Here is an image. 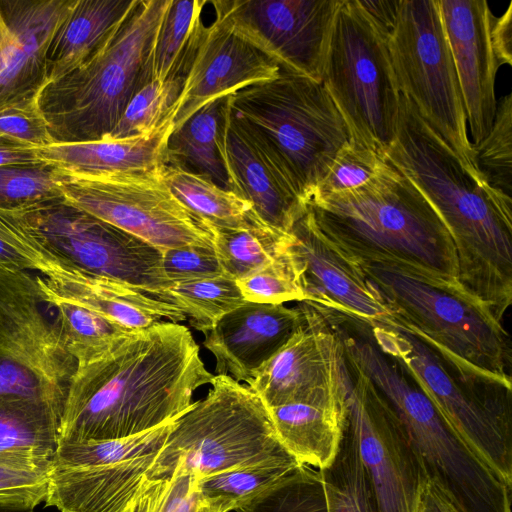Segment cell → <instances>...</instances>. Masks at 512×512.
<instances>
[{"label":"cell","instance_id":"obj_31","mask_svg":"<svg viewBox=\"0 0 512 512\" xmlns=\"http://www.w3.org/2000/svg\"><path fill=\"white\" fill-rule=\"evenodd\" d=\"M206 0H171L147 63L149 81L184 78L190 63Z\"/></svg>","mask_w":512,"mask_h":512},{"label":"cell","instance_id":"obj_8","mask_svg":"<svg viewBox=\"0 0 512 512\" xmlns=\"http://www.w3.org/2000/svg\"><path fill=\"white\" fill-rule=\"evenodd\" d=\"M207 395L192 405L173 427L149 478L174 471L199 478L247 466L299 463L281 443L268 407L247 385L214 375Z\"/></svg>","mask_w":512,"mask_h":512},{"label":"cell","instance_id":"obj_11","mask_svg":"<svg viewBox=\"0 0 512 512\" xmlns=\"http://www.w3.org/2000/svg\"><path fill=\"white\" fill-rule=\"evenodd\" d=\"M0 212L59 261L171 303L173 284L164 273L162 251L144 240L61 199Z\"/></svg>","mask_w":512,"mask_h":512},{"label":"cell","instance_id":"obj_29","mask_svg":"<svg viewBox=\"0 0 512 512\" xmlns=\"http://www.w3.org/2000/svg\"><path fill=\"white\" fill-rule=\"evenodd\" d=\"M226 102L227 96L207 103L174 130L167 142L165 162L231 191L220 146Z\"/></svg>","mask_w":512,"mask_h":512},{"label":"cell","instance_id":"obj_22","mask_svg":"<svg viewBox=\"0 0 512 512\" xmlns=\"http://www.w3.org/2000/svg\"><path fill=\"white\" fill-rule=\"evenodd\" d=\"M75 0L2 1L0 108L41 95L47 86L46 56Z\"/></svg>","mask_w":512,"mask_h":512},{"label":"cell","instance_id":"obj_6","mask_svg":"<svg viewBox=\"0 0 512 512\" xmlns=\"http://www.w3.org/2000/svg\"><path fill=\"white\" fill-rule=\"evenodd\" d=\"M171 0H139L127 19L76 70L47 85L40 107L56 142L105 138L132 95Z\"/></svg>","mask_w":512,"mask_h":512},{"label":"cell","instance_id":"obj_4","mask_svg":"<svg viewBox=\"0 0 512 512\" xmlns=\"http://www.w3.org/2000/svg\"><path fill=\"white\" fill-rule=\"evenodd\" d=\"M358 265L379 290L393 321L463 378L511 390L510 338L485 304L459 287L396 265Z\"/></svg>","mask_w":512,"mask_h":512},{"label":"cell","instance_id":"obj_32","mask_svg":"<svg viewBox=\"0 0 512 512\" xmlns=\"http://www.w3.org/2000/svg\"><path fill=\"white\" fill-rule=\"evenodd\" d=\"M45 304L57 311L55 321L77 367L99 360L135 331L71 303L50 301Z\"/></svg>","mask_w":512,"mask_h":512},{"label":"cell","instance_id":"obj_33","mask_svg":"<svg viewBox=\"0 0 512 512\" xmlns=\"http://www.w3.org/2000/svg\"><path fill=\"white\" fill-rule=\"evenodd\" d=\"M214 251L223 275L233 280L249 276L284 253L290 232L272 228L226 229L213 227Z\"/></svg>","mask_w":512,"mask_h":512},{"label":"cell","instance_id":"obj_44","mask_svg":"<svg viewBox=\"0 0 512 512\" xmlns=\"http://www.w3.org/2000/svg\"><path fill=\"white\" fill-rule=\"evenodd\" d=\"M61 199L54 169L46 165L0 167V208Z\"/></svg>","mask_w":512,"mask_h":512},{"label":"cell","instance_id":"obj_42","mask_svg":"<svg viewBox=\"0 0 512 512\" xmlns=\"http://www.w3.org/2000/svg\"><path fill=\"white\" fill-rule=\"evenodd\" d=\"M323 502L320 472L303 466L236 512H320L325 509Z\"/></svg>","mask_w":512,"mask_h":512},{"label":"cell","instance_id":"obj_25","mask_svg":"<svg viewBox=\"0 0 512 512\" xmlns=\"http://www.w3.org/2000/svg\"><path fill=\"white\" fill-rule=\"evenodd\" d=\"M156 455L99 466H53L44 502L60 512H122L148 477Z\"/></svg>","mask_w":512,"mask_h":512},{"label":"cell","instance_id":"obj_49","mask_svg":"<svg viewBox=\"0 0 512 512\" xmlns=\"http://www.w3.org/2000/svg\"><path fill=\"white\" fill-rule=\"evenodd\" d=\"M512 3L500 17H494L491 39L500 65H512Z\"/></svg>","mask_w":512,"mask_h":512},{"label":"cell","instance_id":"obj_39","mask_svg":"<svg viewBox=\"0 0 512 512\" xmlns=\"http://www.w3.org/2000/svg\"><path fill=\"white\" fill-rule=\"evenodd\" d=\"M349 438L338 473L328 477L320 471L325 512H378L367 471Z\"/></svg>","mask_w":512,"mask_h":512},{"label":"cell","instance_id":"obj_28","mask_svg":"<svg viewBox=\"0 0 512 512\" xmlns=\"http://www.w3.org/2000/svg\"><path fill=\"white\" fill-rule=\"evenodd\" d=\"M60 418L24 399L0 401V463L49 473L59 447Z\"/></svg>","mask_w":512,"mask_h":512},{"label":"cell","instance_id":"obj_16","mask_svg":"<svg viewBox=\"0 0 512 512\" xmlns=\"http://www.w3.org/2000/svg\"><path fill=\"white\" fill-rule=\"evenodd\" d=\"M347 366L346 429L367 471L377 511L414 512L421 472L404 432L370 380Z\"/></svg>","mask_w":512,"mask_h":512},{"label":"cell","instance_id":"obj_48","mask_svg":"<svg viewBox=\"0 0 512 512\" xmlns=\"http://www.w3.org/2000/svg\"><path fill=\"white\" fill-rule=\"evenodd\" d=\"M414 512H463L440 483L421 474Z\"/></svg>","mask_w":512,"mask_h":512},{"label":"cell","instance_id":"obj_47","mask_svg":"<svg viewBox=\"0 0 512 512\" xmlns=\"http://www.w3.org/2000/svg\"><path fill=\"white\" fill-rule=\"evenodd\" d=\"M49 473L0 463V504L34 509L48 493Z\"/></svg>","mask_w":512,"mask_h":512},{"label":"cell","instance_id":"obj_45","mask_svg":"<svg viewBox=\"0 0 512 512\" xmlns=\"http://www.w3.org/2000/svg\"><path fill=\"white\" fill-rule=\"evenodd\" d=\"M40 96L0 108V137L27 147L55 143L40 107Z\"/></svg>","mask_w":512,"mask_h":512},{"label":"cell","instance_id":"obj_7","mask_svg":"<svg viewBox=\"0 0 512 512\" xmlns=\"http://www.w3.org/2000/svg\"><path fill=\"white\" fill-rule=\"evenodd\" d=\"M231 114L281 164L308 203L352 137L320 81L280 68L279 75L227 97Z\"/></svg>","mask_w":512,"mask_h":512},{"label":"cell","instance_id":"obj_5","mask_svg":"<svg viewBox=\"0 0 512 512\" xmlns=\"http://www.w3.org/2000/svg\"><path fill=\"white\" fill-rule=\"evenodd\" d=\"M341 339L347 364L370 380L395 414L421 474L447 489L463 512H511V487L457 439L399 363L369 333L344 331Z\"/></svg>","mask_w":512,"mask_h":512},{"label":"cell","instance_id":"obj_53","mask_svg":"<svg viewBox=\"0 0 512 512\" xmlns=\"http://www.w3.org/2000/svg\"><path fill=\"white\" fill-rule=\"evenodd\" d=\"M197 512H212L207 506L200 508Z\"/></svg>","mask_w":512,"mask_h":512},{"label":"cell","instance_id":"obj_12","mask_svg":"<svg viewBox=\"0 0 512 512\" xmlns=\"http://www.w3.org/2000/svg\"><path fill=\"white\" fill-rule=\"evenodd\" d=\"M387 45L400 94L413 102L429 126L477 172L438 1L400 0Z\"/></svg>","mask_w":512,"mask_h":512},{"label":"cell","instance_id":"obj_10","mask_svg":"<svg viewBox=\"0 0 512 512\" xmlns=\"http://www.w3.org/2000/svg\"><path fill=\"white\" fill-rule=\"evenodd\" d=\"M321 82L356 142L383 152L393 141L400 97L386 37L358 0H341Z\"/></svg>","mask_w":512,"mask_h":512},{"label":"cell","instance_id":"obj_26","mask_svg":"<svg viewBox=\"0 0 512 512\" xmlns=\"http://www.w3.org/2000/svg\"><path fill=\"white\" fill-rule=\"evenodd\" d=\"M173 128L169 122L136 138L55 142L32 148L41 164L72 175L152 171L166 161L167 142Z\"/></svg>","mask_w":512,"mask_h":512},{"label":"cell","instance_id":"obj_9","mask_svg":"<svg viewBox=\"0 0 512 512\" xmlns=\"http://www.w3.org/2000/svg\"><path fill=\"white\" fill-rule=\"evenodd\" d=\"M367 327L375 344L414 380L457 439L511 487V390L463 378L391 319Z\"/></svg>","mask_w":512,"mask_h":512},{"label":"cell","instance_id":"obj_13","mask_svg":"<svg viewBox=\"0 0 512 512\" xmlns=\"http://www.w3.org/2000/svg\"><path fill=\"white\" fill-rule=\"evenodd\" d=\"M43 304L30 271L0 268V401H34L61 421L77 363Z\"/></svg>","mask_w":512,"mask_h":512},{"label":"cell","instance_id":"obj_40","mask_svg":"<svg viewBox=\"0 0 512 512\" xmlns=\"http://www.w3.org/2000/svg\"><path fill=\"white\" fill-rule=\"evenodd\" d=\"M290 240L284 253L272 263L236 280L245 301L261 304L307 301L301 267L291 251Z\"/></svg>","mask_w":512,"mask_h":512},{"label":"cell","instance_id":"obj_52","mask_svg":"<svg viewBox=\"0 0 512 512\" xmlns=\"http://www.w3.org/2000/svg\"><path fill=\"white\" fill-rule=\"evenodd\" d=\"M5 24H6V19H5L3 12L0 9V30L5 26Z\"/></svg>","mask_w":512,"mask_h":512},{"label":"cell","instance_id":"obj_23","mask_svg":"<svg viewBox=\"0 0 512 512\" xmlns=\"http://www.w3.org/2000/svg\"><path fill=\"white\" fill-rule=\"evenodd\" d=\"M305 322L300 303L287 307L246 301L205 331L203 344L215 358L216 375L249 384Z\"/></svg>","mask_w":512,"mask_h":512},{"label":"cell","instance_id":"obj_14","mask_svg":"<svg viewBox=\"0 0 512 512\" xmlns=\"http://www.w3.org/2000/svg\"><path fill=\"white\" fill-rule=\"evenodd\" d=\"M160 168L97 176L54 171L63 202L160 251L190 245L214 248L213 226L171 192Z\"/></svg>","mask_w":512,"mask_h":512},{"label":"cell","instance_id":"obj_2","mask_svg":"<svg viewBox=\"0 0 512 512\" xmlns=\"http://www.w3.org/2000/svg\"><path fill=\"white\" fill-rule=\"evenodd\" d=\"M383 157L447 227L459 284L502 320L512 303V198L469 168L403 95L395 136Z\"/></svg>","mask_w":512,"mask_h":512},{"label":"cell","instance_id":"obj_15","mask_svg":"<svg viewBox=\"0 0 512 512\" xmlns=\"http://www.w3.org/2000/svg\"><path fill=\"white\" fill-rule=\"evenodd\" d=\"M341 0H217L215 18L281 69L321 82Z\"/></svg>","mask_w":512,"mask_h":512},{"label":"cell","instance_id":"obj_17","mask_svg":"<svg viewBox=\"0 0 512 512\" xmlns=\"http://www.w3.org/2000/svg\"><path fill=\"white\" fill-rule=\"evenodd\" d=\"M299 303L304 326L247 384L268 408L307 401L350 381L339 333L313 306Z\"/></svg>","mask_w":512,"mask_h":512},{"label":"cell","instance_id":"obj_18","mask_svg":"<svg viewBox=\"0 0 512 512\" xmlns=\"http://www.w3.org/2000/svg\"><path fill=\"white\" fill-rule=\"evenodd\" d=\"M290 248L302 270L306 303L323 316L372 326L393 315L361 267L325 236L306 213L294 224Z\"/></svg>","mask_w":512,"mask_h":512},{"label":"cell","instance_id":"obj_37","mask_svg":"<svg viewBox=\"0 0 512 512\" xmlns=\"http://www.w3.org/2000/svg\"><path fill=\"white\" fill-rule=\"evenodd\" d=\"M184 78L151 80L130 98L112 131L105 137L123 140L148 135L163 124L178 98ZM169 123V122H168Z\"/></svg>","mask_w":512,"mask_h":512},{"label":"cell","instance_id":"obj_21","mask_svg":"<svg viewBox=\"0 0 512 512\" xmlns=\"http://www.w3.org/2000/svg\"><path fill=\"white\" fill-rule=\"evenodd\" d=\"M220 146L231 191L248 201L265 225L289 233L307 203L268 147L231 114L228 102Z\"/></svg>","mask_w":512,"mask_h":512},{"label":"cell","instance_id":"obj_35","mask_svg":"<svg viewBox=\"0 0 512 512\" xmlns=\"http://www.w3.org/2000/svg\"><path fill=\"white\" fill-rule=\"evenodd\" d=\"M175 420L137 435L100 441L60 442L53 466L88 467L158 453Z\"/></svg>","mask_w":512,"mask_h":512},{"label":"cell","instance_id":"obj_1","mask_svg":"<svg viewBox=\"0 0 512 512\" xmlns=\"http://www.w3.org/2000/svg\"><path fill=\"white\" fill-rule=\"evenodd\" d=\"M213 377L186 326L163 321L135 330L99 360L76 368L59 443L125 438L173 421Z\"/></svg>","mask_w":512,"mask_h":512},{"label":"cell","instance_id":"obj_46","mask_svg":"<svg viewBox=\"0 0 512 512\" xmlns=\"http://www.w3.org/2000/svg\"><path fill=\"white\" fill-rule=\"evenodd\" d=\"M162 264L173 285L223 275L214 248L209 247L190 245L164 250Z\"/></svg>","mask_w":512,"mask_h":512},{"label":"cell","instance_id":"obj_19","mask_svg":"<svg viewBox=\"0 0 512 512\" xmlns=\"http://www.w3.org/2000/svg\"><path fill=\"white\" fill-rule=\"evenodd\" d=\"M280 67L217 18L202 23L180 94L166 123L178 129L207 103L248 86L270 81Z\"/></svg>","mask_w":512,"mask_h":512},{"label":"cell","instance_id":"obj_24","mask_svg":"<svg viewBox=\"0 0 512 512\" xmlns=\"http://www.w3.org/2000/svg\"><path fill=\"white\" fill-rule=\"evenodd\" d=\"M350 381L307 401L268 408L281 443L301 465L326 471L336 462L347 427Z\"/></svg>","mask_w":512,"mask_h":512},{"label":"cell","instance_id":"obj_38","mask_svg":"<svg viewBox=\"0 0 512 512\" xmlns=\"http://www.w3.org/2000/svg\"><path fill=\"white\" fill-rule=\"evenodd\" d=\"M477 172L497 192L511 197L512 191V96L497 101L489 133L473 146Z\"/></svg>","mask_w":512,"mask_h":512},{"label":"cell","instance_id":"obj_27","mask_svg":"<svg viewBox=\"0 0 512 512\" xmlns=\"http://www.w3.org/2000/svg\"><path fill=\"white\" fill-rule=\"evenodd\" d=\"M138 3L139 0H75L47 52V85L80 67Z\"/></svg>","mask_w":512,"mask_h":512},{"label":"cell","instance_id":"obj_34","mask_svg":"<svg viewBox=\"0 0 512 512\" xmlns=\"http://www.w3.org/2000/svg\"><path fill=\"white\" fill-rule=\"evenodd\" d=\"M303 466L295 462L227 470L199 478V490L212 512L236 511Z\"/></svg>","mask_w":512,"mask_h":512},{"label":"cell","instance_id":"obj_20","mask_svg":"<svg viewBox=\"0 0 512 512\" xmlns=\"http://www.w3.org/2000/svg\"><path fill=\"white\" fill-rule=\"evenodd\" d=\"M464 103L472 145L490 131L500 63L491 39L494 15L484 0H437Z\"/></svg>","mask_w":512,"mask_h":512},{"label":"cell","instance_id":"obj_36","mask_svg":"<svg viewBox=\"0 0 512 512\" xmlns=\"http://www.w3.org/2000/svg\"><path fill=\"white\" fill-rule=\"evenodd\" d=\"M169 297L190 325L202 333L246 302L236 281L225 275L175 284L169 290Z\"/></svg>","mask_w":512,"mask_h":512},{"label":"cell","instance_id":"obj_50","mask_svg":"<svg viewBox=\"0 0 512 512\" xmlns=\"http://www.w3.org/2000/svg\"><path fill=\"white\" fill-rule=\"evenodd\" d=\"M358 2L374 25L387 39L394 26L400 0H358Z\"/></svg>","mask_w":512,"mask_h":512},{"label":"cell","instance_id":"obj_43","mask_svg":"<svg viewBox=\"0 0 512 512\" xmlns=\"http://www.w3.org/2000/svg\"><path fill=\"white\" fill-rule=\"evenodd\" d=\"M385 164L382 155L351 139L338 153L310 199L359 188L373 180Z\"/></svg>","mask_w":512,"mask_h":512},{"label":"cell","instance_id":"obj_41","mask_svg":"<svg viewBox=\"0 0 512 512\" xmlns=\"http://www.w3.org/2000/svg\"><path fill=\"white\" fill-rule=\"evenodd\" d=\"M198 483V476L182 471L147 477L122 512H197L207 506Z\"/></svg>","mask_w":512,"mask_h":512},{"label":"cell","instance_id":"obj_30","mask_svg":"<svg viewBox=\"0 0 512 512\" xmlns=\"http://www.w3.org/2000/svg\"><path fill=\"white\" fill-rule=\"evenodd\" d=\"M160 172L171 192L213 227H268L248 201L232 191L219 187L211 180L167 162L161 166Z\"/></svg>","mask_w":512,"mask_h":512},{"label":"cell","instance_id":"obj_3","mask_svg":"<svg viewBox=\"0 0 512 512\" xmlns=\"http://www.w3.org/2000/svg\"><path fill=\"white\" fill-rule=\"evenodd\" d=\"M307 213L357 263L392 264L463 289L447 227L420 191L387 162L359 188L310 199Z\"/></svg>","mask_w":512,"mask_h":512},{"label":"cell","instance_id":"obj_51","mask_svg":"<svg viewBox=\"0 0 512 512\" xmlns=\"http://www.w3.org/2000/svg\"><path fill=\"white\" fill-rule=\"evenodd\" d=\"M0 512H34V509L0 504Z\"/></svg>","mask_w":512,"mask_h":512}]
</instances>
